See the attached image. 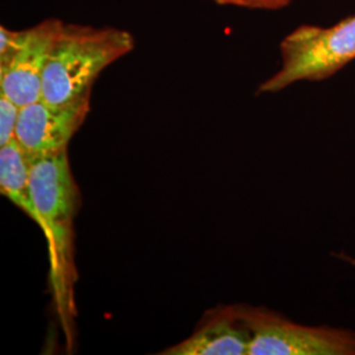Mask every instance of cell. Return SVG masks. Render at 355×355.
Returning a JSON list of instances; mask_svg holds the SVG:
<instances>
[{
	"label": "cell",
	"instance_id": "cell-6",
	"mask_svg": "<svg viewBox=\"0 0 355 355\" xmlns=\"http://www.w3.org/2000/svg\"><path fill=\"white\" fill-rule=\"evenodd\" d=\"M91 111V95L54 105L44 102L20 108L16 141L29 158L67 150V146Z\"/></svg>",
	"mask_w": 355,
	"mask_h": 355
},
{
	"label": "cell",
	"instance_id": "cell-4",
	"mask_svg": "<svg viewBox=\"0 0 355 355\" xmlns=\"http://www.w3.org/2000/svg\"><path fill=\"white\" fill-rule=\"evenodd\" d=\"M250 331L248 355H355V331L293 322L263 308H239Z\"/></svg>",
	"mask_w": 355,
	"mask_h": 355
},
{
	"label": "cell",
	"instance_id": "cell-1",
	"mask_svg": "<svg viewBox=\"0 0 355 355\" xmlns=\"http://www.w3.org/2000/svg\"><path fill=\"white\" fill-rule=\"evenodd\" d=\"M29 187L48 242L51 288L58 311L69 324L73 305L74 218L80 208V191L67 150L29 158Z\"/></svg>",
	"mask_w": 355,
	"mask_h": 355
},
{
	"label": "cell",
	"instance_id": "cell-3",
	"mask_svg": "<svg viewBox=\"0 0 355 355\" xmlns=\"http://www.w3.org/2000/svg\"><path fill=\"white\" fill-rule=\"evenodd\" d=\"M282 66L258 94H274L296 82H318L355 60V15L336 26H300L280 42Z\"/></svg>",
	"mask_w": 355,
	"mask_h": 355
},
{
	"label": "cell",
	"instance_id": "cell-5",
	"mask_svg": "<svg viewBox=\"0 0 355 355\" xmlns=\"http://www.w3.org/2000/svg\"><path fill=\"white\" fill-rule=\"evenodd\" d=\"M64 26L60 19H46L20 31L15 49L0 58V92L20 108L42 99L44 73Z\"/></svg>",
	"mask_w": 355,
	"mask_h": 355
},
{
	"label": "cell",
	"instance_id": "cell-2",
	"mask_svg": "<svg viewBox=\"0 0 355 355\" xmlns=\"http://www.w3.org/2000/svg\"><path fill=\"white\" fill-rule=\"evenodd\" d=\"M135 45L133 35L124 29L64 23L44 73L42 101L61 105L91 95L103 70Z\"/></svg>",
	"mask_w": 355,
	"mask_h": 355
},
{
	"label": "cell",
	"instance_id": "cell-11",
	"mask_svg": "<svg viewBox=\"0 0 355 355\" xmlns=\"http://www.w3.org/2000/svg\"><path fill=\"white\" fill-rule=\"evenodd\" d=\"M343 259H346L350 265H353V266L355 267V259L354 258H350V257H347V255H345V257H343Z\"/></svg>",
	"mask_w": 355,
	"mask_h": 355
},
{
	"label": "cell",
	"instance_id": "cell-7",
	"mask_svg": "<svg viewBox=\"0 0 355 355\" xmlns=\"http://www.w3.org/2000/svg\"><path fill=\"white\" fill-rule=\"evenodd\" d=\"M249 345L250 331L239 308H227L217 312L189 338L161 354L243 355L248 354Z\"/></svg>",
	"mask_w": 355,
	"mask_h": 355
},
{
	"label": "cell",
	"instance_id": "cell-9",
	"mask_svg": "<svg viewBox=\"0 0 355 355\" xmlns=\"http://www.w3.org/2000/svg\"><path fill=\"white\" fill-rule=\"evenodd\" d=\"M20 107L0 92V148L16 140Z\"/></svg>",
	"mask_w": 355,
	"mask_h": 355
},
{
	"label": "cell",
	"instance_id": "cell-8",
	"mask_svg": "<svg viewBox=\"0 0 355 355\" xmlns=\"http://www.w3.org/2000/svg\"><path fill=\"white\" fill-rule=\"evenodd\" d=\"M0 192L40 225L29 187V157L16 140L0 148Z\"/></svg>",
	"mask_w": 355,
	"mask_h": 355
},
{
	"label": "cell",
	"instance_id": "cell-10",
	"mask_svg": "<svg viewBox=\"0 0 355 355\" xmlns=\"http://www.w3.org/2000/svg\"><path fill=\"white\" fill-rule=\"evenodd\" d=\"M221 7H236L254 11H279L290 6L292 0H211Z\"/></svg>",
	"mask_w": 355,
	"mask_h": 355
}]
</instances>
